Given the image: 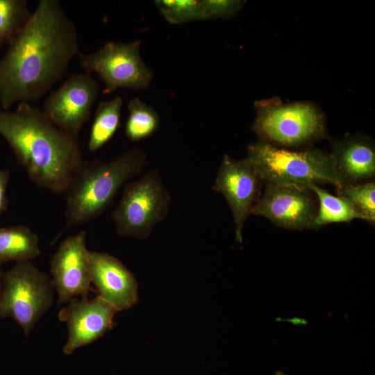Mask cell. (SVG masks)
Instances as JSON below:
<instances>
[{
    "mask_svg": "<svg viewBox=\"0 0 375 375\" xmlns=\"http://www.w3.org/2000/svg\"><path fill=\"white\" fill-rule=\"evenodd\" d=\"M0 135L38 187L65 194L83 160L76 140L28 102L0 111Z\"/></svg>",
    "mask_w": 375,
    "mask_h": 375,
    "instance_id": "obj_2",
    "label": "cell"
},
{
    "mask_svg": "<svg viewBox=\"0 0 375 375\" xmlns=\"http://www.w3.org/2000/svg\"><path fill=\"white\" fill-rule=\"evenodd\" d=\"M256 171L245 158L236 160L225 154L217 172L212 189L221 193L231 210L235 238L242 242V231L254 204L259 199L260 183Z\"/></svg>",
    "mask_w": 375,
    "mask_h": 375,
    "instance_id": "obj_11",
    "label": "cell"
},
{
    "mask_svg": "<svg viewBox=\"0 0 375 375\" xmlns=\"http://www.w3.org/2000/svg\"><path fill=\"white\" fill-rule=\"evenodd\" d=\"M147 154L132 147L110 161L83 160L65 192V227L85 224L111 205L122 185L144 169Z\"/></svg>",
    "mask_w": 375,
    "mask_h": 375,
    "instance_id": "obj_3",
    "label": "cell"
},
{
    "mask_svg": "<svg viewBox=\"0 0 375 375\" xmlns=\"http://www.w3.org/2000/svg\"><path fill=\"white\" fill-rule=\"evenodd\" d=\"M53 290L51 280L31 261L16 262L3 274L0 316L14 319L28 335L52 306Z\"/></svg>",
    "mask_w": 375,
    "mask_h": 375,
    "instance_id": "obj_5",
    "label": "cell"
},
{
    "mask_svg": "<svg viewBox=\"0 0 375 375\" xmlns=\"http://www.w3.org/2000/svg\"><path fill=\"white\" fill-rule=\"evenodd\" d=\"M91 283L98 296L117 312L127 310L138 303V284L133 273L114 256L89 251Z\"/></svg>",
    "mask_w": 375,
    "mask_h": 375,
    "instance_id": "obj_14",
    "label": "cell"
},
{
    "mask_svg": "<svg viewBox=\"0 0 375 375\" xmlns=\"http://www.w3.org/2000/svg\"><path fill=\"white\" fill-rule=\"evenodd\" d=\"M246 158L265 183L339 187L331 154L321 149L292 151L259 140L247 147Z\"/></svg>",
    "mask_w": 375,
    "mask_h": 375,
    "instance_id": "obj_4",
    "label": "cell"
},
{
    "mask_svg": "<svg viewBox=\"0 0 375 375\" xmlns=\"http://www.w3.org/2000/svg\"><path fill=\"white\" fill-rule=\"evenodd\" d=\"M86 235L81 231L67 238L51 258V280L59 305L78 297H88L91 281Z\"/></svg>",
    "mask_w": 375,
    "mask_h": 375,
    "instance_id": "obj_12",
    "label": "cell"
},
{
    "mask_svg": "<svg viewBox=\"0 0 375 375\" xmlns=\"http://www.w3.org/2000/svg\"></svg>",
    "mask_w": 375,
    "mask_h": 375,
    "instance_id": "obj_27",
    "label": "cell"
},
{
    "mask_svg": "<svg viewBox=\"0 0 375 375\" xmlns=\"http://www.w3.org/2000/svg\"><path fill=\"white\" fill-rule=\"evenodd\" d=\"M171 197L160 172L151 170L128 183L112 217L119 235L144 240L167 216Z\"/></svg>",
    "mask_w": 375,
    "mask_h": 375,
    "instance_id": "obj_6",
    "label": "cell"
},
{
    "mask_svg": "<svg viewBox=\"0 0 375 375\" xmlns=\"http://www.w3.org/2000/svg\"><path fill=\"white\" fill-rule=\"evenodd\" d=\"M116 312L99 296L69 301L58 313L59 319L67 324L68 329L63 353L70 355L103 336L112 327Z\"/></svg>",
    "mask_w": 375,
    "mask_h": 375,
    "instance_id": "obj_13",
    "label": "cell"
},
{
    "mask_svg": "<svg viewBox=\"0 0 375 375\" xmlns=\"http://www.w3.org/2000/svg\"><path fill=\"white\" fill-rule=\"evenodd\" d=\"M331 154L338 188L372 181L374 178L375 149L369 138L347 135L333 142Z\"/></svg>",
    "mask_w": 375,
    "mask_h": 375,
    "instance_id": "obj_15",
    "label": "cell"
},
{
    "mask_svg": "<svg viewBox=\"0 0 375 375\" xmlns=\"http://www.w3.org/2000/svg\"><path fill=\"white\" fill-rule=\"evenodd\" d=\"M79 53L77 31L57 0H40L22 31L0 60V103L43 96Z\"/></svg>",
    "mask_w": 375,
    "mask_h": 375,
    "instance_id": "obj_1",
    "label": "cell"
},
{
    "mask_svg": "<svg viewBox=\"0 0 375 375\" xmlns=\"http://www.w3.org/2000/svg\"><path fill=\"white\" fill-rule=\"evenodd\" d=\"M99 94V85L91 74H72L49 96L42 111L55 126L76 138Z\"/></svg>",
    "mask_w": 375,
    "mask_h": 375,
    "instance_id": "obj_10",
    "label": "cell"
},
{
    "mask_svg": "<svg viewBox=\"0 0 375 375\" xmlns=\"http://www.w3.org/2000/svg\"><path fill=\"white\" fill-rule=\"evenodd\" d=\"M317 198L319 206L312 228H317L331 223H349L355 219L364 217L346 199L334 196L316 184L307 185Z\"/></svg>",
    "mask_w": 375,
    "mask_h": 375,
    "instance_id": "obj_17",
    "label": "cell"
},
{
    "mask_svg": "<svg viewBox=\"0 0 375 375\" xmlns=\"http://www.w3.org/2000/svg\"><path fill=\"white\" fill-rule=\"evenodd\" d=\"M26 0H0V44L8 45L31 17Z\"/></svg>",
    "mask_w": 375,
    "mask_h": 375,
    "instance_id": "obj_20",
    "label": "cell"
},
{
    "mask_svg": "<svg viewBox=\"0 0 375 375\" xmlns=\"http://www.w3.org/2000/svg\"><path fill=\"white\" fill-rule=\"evenodd\" d=\"M338 195L348 200L372 224L375 223V183L372 181L337 188Z\"/></svg>",
    "mask_w": 375,
    "mask_h": 375,
    "instance_id": "obj_21",
    "label": "cell"
},
{
    "mask_svg": "<svg viewBox=\"0 0 375 375\" xmlns=\"http://www.w3.org/2000/svg\"><path fill=\"white\" fill-rule=\"evenodd\" d=\"M40 254L39 238L30 228H0V266L12 261H31Z\"/></svg>",
    "mask_w": 375,
    "mask_h": 375,
    "instance_id": "obj_16",
    "label": "cell"
},
{
    "mask_svg": "<svg viewBox=\"0 0 375 375\" xmlns=\"http://www.w3.org/2000/svg\"><path fill=\"white\" fill-rule=\"evenodd\" d=\"M154 3L170 24H180L203 20L201 1L156 0Z\"/></svg>",
    "mask_w": 375,
    "mask_h": 375,
    "instance_id": "obj_22",
    "label": "cell"
},
{
    "mask_svg": "<svg viewBox=\"0 0 375 375\" xmlns=\"http://www.w3.org/2000/svg\"><path fill=\"white\" fill-rule=\"evenodd\" d=\"M10 178V170L0 169V216L6 210L8 199L6 188Z\"/></svg>",
    "mask_w": 375,
    "mask_h": 375,
    "instance_id": "obj_24",
    "label": "cell"
},
{
    "mask_svg": "<svg viewBox=\"0 0 375 375\" xmlns=\"http://www.w3.org/2000/svg\"><path fill=\"white\" fill-rule=\"evenodd\" d=\"M253 131L260 140L275 146H299L326 135L324 117L310 103L257 104Z\"/></svg>",
    "mask_w": 375,
    "mask_h": 375,
    "instance_id": "obj_7",
    "label": "cell"
},
{
    "mask_svg": "<svg viewBox=\"0 0 375 375\" xmlns=\"http://www.w3.org/2000/svg\"><path fill=\"white\" fill-rule=\"evenodd\" d=\"M244 1L202 0V19H228L233 17L243 7Z\"/></svg>",
    "mask_w": 375,
    "mask_h": 375,
    "instance_id": "obj_23",
    "label": "cell"
},
{
    "mask_svg": "<svg viewBox=\"0 0 375 375\" xmlns=\"http://www.w3.org/2000/svg\"><path fill=\"white\" fill-rule=\"evenodd\" d=\"M315 198L307 186L265 183L264 193L250 214L265 217L277 226L290 230L312 228L317 212Z\"/></svg>",
    "mask_w": 375,
    "mask_h": 375,
    "instance_id": "obj_9",
    "label": "cell"
},
{
    "mask_svg": "<svg viewBox=\"0 0 375 375\" xmlns=\"http://www.w3.org/2000/svg\"><path fill=\"white\" fill-rule=\"evenodd\" d=\"M3 273H2L1 271H0V290H1V287L2 285V278H3Z\"/></svg>",
    "mask_w": 375,
    "mask_h": 375,
    "instance_id": "obj_25",
    "label": "cell"
},
{
    "mask_svg": "<svg viewBox=\"0 0 375 375\" xmlns=\"http://www.w3.org/2000/svg\"><path fill=\"white\" fill-rule=\"evenodd\" d=\"M122 104L119 96L99 103L89 135L88 147L90 151L98 150L113 137L120 125Z\"/></svg>",
    "mask_w": 375,
    "mask_h": 375,
    "instance_id": "obj_18",
    "label": "cell"
},
{
    "mask_svg": "<svg viewBox=\"0 0 375 375\" xmlns=\"http://www.w3.org/2000/svg\"><path fill=\"white\" fill-rule=\"evenodd\" d=\"M128 116L124 133L131 141H139L152 135L158 128L160 118L156 111L139 98L128 103Z\"/></svg>",
    "mask_w": 375,
    "mask_h": 375,
    "instance_id": "obj_19",
    "label": "cell"
},
{
    "mask_svg": "<svg viewBox=\"0 0 375 375\" xmlns=\"http://www.w3.org/2000/svg\"><path fill=\"white\" fill-rule=\"evenodd\" d=\"M140 44V40L128 43L109 42L95 52L79 53V63L85 72L98 74L105 84V94L119 88L147 89L153 74L141 58Z\"/></svg>",
    "mask_w": 375,
    "mask_h": 375,
    "instance_id": "obj_8",
    "label": "cell"
},
{
    "mask_svg": "<svg viewBox=\"0 0 375 375\" xmlns=\"http://www.w3.org/2000/svg\"><path fill=\"white\" fill-rule=\"evenodd\" d=\"M274 375H286V374L281 371H276Z\"/></svg>",
    "mask_w": 375,
    "mask_h": 375,
    "instance_id": "obj_26",
    "label": "cell"
}]
</instances>
